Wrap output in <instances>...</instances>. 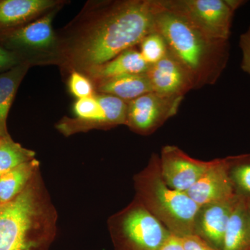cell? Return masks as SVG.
Returning a JSON list of instances; mask_svg holds the SVG:
<instances>
[{
	"instance_id": "obj_1",
	"label": "cell",
	"mask_w": 250,
	"mask_h": 250,
	"mask_svg": "<svg viewBox=\"0 0 250 250\" xmlns=\"http://www.w3.org/2000/svg\"><path fill=\"white\" fill-rule=\"evenodd\" d=\"M161 0H121L95 3L84 9L49 59L71 72L85 73L126 49L138 47L156 31Z\"/></svg>"
},
{
	"instance_id": "obj_2",
	"label": "cell",
	"mask_w": 250,
	"mask_h": 250,
	"mask_svg": "<svg viewBox=\"0 0 250 250\" xmlns=\"http://www.w3.org/2000/svg\"><path fill=\"white\" fill-rule=\"evenodd\" d=\"M56 223L57 213L39 171L17 197L0 205V250H46Z\"/></svg>"
},
{
	"instance_id": "obj_3",
	"label": "cell",
	"mask_w": 250,
	"mask_h": 250,
	"mask_svg": "<svg viewBox=\"0 0 250 250\" xmlns=\"http://www.w3.org/2000/svg\"><path fill=\"white\" fill-rule=\"evenodd\" d=\"M155 26L169 52L191 77L195 89L218 82L228 65L229 41L208 37L164 6L156 15Z\"/></svg>"
},
{
	"instance_id": "obj_4",
	"label": "cell",
	"mask_w": 250,
	"mask_h": 250,
	"mask_svg": "<svg viewBox=\"0 0 250 250\" xmlns=\"http://www.w3.org/2000/svg\"><path fill=\"white\" fill-rule=\"evenodd\" d=\"M136 198L172 234L193 233L199 206L187 195L169 187L163 179L159 155L152 154L147 166L134 176Z\"/></svg>"
},
{
	"instance_id": "obj_5",
	"label": "cell",
	"mask_w": 250,
	"mask_h": 250,
	"mask_svg": "<svg viewBox=\"0 0 250 250\" xmlns=\"http://www.w3.org/2000/svg\"><path fill=\"white\" fill-rule=\"evenodd\" d=\"M116 250H160L170 231L135 197L108 220Z\"/></svg>"
},
{
	"instance_id": "obj_6",
	"label": "cell",
	"mask_w": 250,
	"mask_h": 250,
	"mask_svg": "<svg viewBox=\"0 0 250 250\" xmlns=\"http://www.w3.org/2000/svg\"><path fill=\"white\" fill-rule=\"evenodd\" d=\"M164 7L178 14L212 39L229 40L234 11L225 0H161Z\"/></svg>"
},
{
	"instance_id": "obj_7",
	"label": "cell",
	"mask_w": 250,
	"mask_h": 250,
	"mask_svg": "<svg viewBox=\"0 0 250 250\" xmlns=\"http://www.w3.org/2000/svg\"><path fill=\"white\" fill-rule=\"evenodd\" d=\"M184 97L149 92L128 103L126 125L131 131L148 136L175 116Z\"/></svg>"
},
{
	"instance_id": "obj_8",
	"label": "cell",
	"mask_w": 250,
	"mask_h": 250,
	"mask_svg": "<svg viewBox=\"0 0 250 250\" xmlns=\"http://www.w3.org/2000/svg\"><path fill=\"white\" fill-rule=\"evenodd\" d=\"M55 10L24 25L1 31L0 45L21 54L26 61L28 54L47 53L46 59L48 58L58 42V36L52 27Z\"/></svg>"
},
{
	"instance_id": "obj_9",
	"label": "cell",
	"mask_w": 250,
	"mask_h": 250,
	"mask_svg": "<svg viewBox=\"0 0 250 250\" xmlns=\"http://www.w3.org/2000/svg\"><path fill=\"white\" fill-rule=\"evenodd\" d=\"M213 160L194 159L175 146L163 147L159 156L161 176L174 190L186 192L212 165Z\"/></svg>"
},
{
	"instance_id": "obj_10",
	"label": "cell",
	"mask_w": 250,
	"mask_h": 250,
	"mask_svg": "<svg viewBox=\"0 0 250 250\" xmlns=\"http://www.w3.org/2000/svg\"><path fill=\"white\" fill-rule=\"evenodd\" d=\"M238 197L199 206L194 219L193 233L216 250H223L224 238Z\"/></svg>"
},
{
	"instance_id": "obj_11",
	"label": "cell",
	"mask_w": 250,
	"mask_h": 250,
	"mask_svg": "<svg viewBox=\"0 0 250 250\" xmlns=\"http://www.w3.org/2000/svg\"><path fill=\"white\" fill-rule=\"evenodd\" d=\"M153 92L165 96L184 97L195 89L191 77L175 57L167 52L147 72Z\"/></svg>"
},
{
	"instance_id": "obj_12",
	"label": "cell",
	"mask_w": 250,
	"mask_h": 250,
	"mask_svg": "<svg viewBox=\"0 0 250 250\" xmlns=\"http://www.w3.org/2000/svg\"><path fill=\"white\" fill-rule=\"evenodd\" d=\"M186 192L198 206L236 196L229 176L226 159H213L209 168Z\"/></svg>"
},
{
	"instance_id": "obj_13",
	"label": "cell",
	"mask_w": 250,
	"mask_h": 250,
	"mask_svg": "<svg viewBox=\"0 0 250 250\" xmlns=\"http://www.w3.org/2000/svg\"><path fill=\"white\" fill-rule=\"evenodd\" d=\"M61 3L54 0H0V30L32 22L57 9Z\"/></svg>"
},
{
	"instance_id": "obj_14",
	"label": "cell",
	"mask_w": 250,
	"mask_h": 250,
	"mask_svg": "<svg viewBox=\"0 0 250 250\" xmlns=\"http://www.w3.org/2000/svg\"><path fill=\"white\" fill-rule=\"evenodd\" d=\"M150 66L136 47L126 49L111 60L94 67L83 74L95 83L125 75L146 74Z\"/></svg>"
},
{
	"instance_id": "obj_15",
	"label": "cell",
	"mask_w": 250,
	"mask_h": 250,
	"mask_svg": "<svg viewBox=\"0 0 250 250\" xmlns=\"http://www.w3.org/2000/svg\"><path fill=\"white\" fill-rule=\"evenodd\" d=\"M95 87L96 93L113 95L127 103L153 92L147 73L108 79L95 83Z\"/></svg>"
},
{
	"instance_id": "obj_16",
	"label": "cell",
	"mask_w": 250,
	"mask_h": 250,
	"mask_svg": "<svg viewBox=\"0 0 250 250\" xmlns=\"http://www.w3.org/2000/svg\"><path fill=\"white\" fill-rule=\"evenodd\" d=\"M31 65L26 62L0 74V139L9 136L6 121L18 88Z\"/></svg>"
},
{
	"instance_id": "obj_17",
	"label": "cell",
	"mask_w": 250,
	"mask_h": 250,
	"mask_svg": "<svg viewBox=\"0 0 250 250\" xmlns=\"http://www.w3.org/2000/svg\"><path fill=\"white\" fill-rule=\"evenodd\" d=\"M248 204L241 198L237 202L229 220L223 250H250Z\"/></svg>"
},
{
	"instance_id": "obj_18",
	"label": "cell",
	"mask_w": 250,
	"mask_h": 250,
	"mask_svg": "<svg viewBox=\"0 0 250 250\" xmlns=\"http://www.w3.org/2000/svg\"><path fill=\"white\" fill-rule=\"evenodd\" d=\"M39 170L36 159L18 166L0 177V205L14 200Z\"/></svg>"
},
{
	"instance_id": "obj_19",
	"label": "cell",
	"mask_w": 250,
	"mask_h": 250,
	"mask_svg": "<svg viewBox=\"0 0 250 250\" xmlns=\"http://www.w3.org/2000/svg\"><path fill=\"white\" fill-rule=\"evenodd\" d=\"M225 159L235 195L250 202V153Z\"/></svg>"
},
{
	"instance_id": "obj_20",
	"label": "cell",
	"mask_w": 250,
	"mask_h": 250,
	"mask_svg": "<svg viewBox=\"0 0 250 250\" xmlns=\"http://www.w3.org/2000/svg\"><path fill=\"white\" fill-rule=\"evenodd\" d=\"M34 159L35 152L15 142L11 136L0 139V177Z\"/></svg>"
},
{
	"instance_id": "obj_21",
	"label": "cell",
	"mask_w": 250,
	"mask_h": 250,
	"mask_svg": "<svg viewBox=\"0 0 250 250\" xmlns=\"http://www.w3.org/2000/svg\"><path fill=\"white\" fill-rule=\"evenodd\" d=\"M100 106L104 113L108 127L126 125L128 103L108 94H95Z\"/></svg>"
},
{
	"instance_id": "obj_22",
	"label": "cell",
	"mask_w": 250,
	"mask_h": 250,
	"mask_svg": "<svg viewBox=\"0 0 250 250\" xmlns=\"http://www.w3.org/2000/svg\"><path fill=\"white\" fill-rule=\"evenodd\" d=\"M138 47L143 58L150 65L161 61L168 52L165 39L156 31L146 36Z\"/></svg>"
},
{
	"instance_id": "obj_23",
	"label": "cell",
	"mask_w": 250,
	"mask_h": 250,
	"mask_svg": "<svg viewBox=\"0 0 250 250\" xmlns=\"http://www.w3.org/2000/svg\"><path fill=\"white\" fill-rule=\"evenodd\" d=\"M67 85L70 93L77 100L89 98L96 94L93 81L84 74L76 70L70 72Z\"/></svg>"
},
{
	"instance_id": "obj_24",
	"label": "cell",
	"mask_w": 250,
	"mask_h": 250,
	"mask_svg": "<svg viewBox=\"0 0 250 250\" xmlns=\"http://www.w3.org/2000/svg\"><path fill=\"white\" fill-rule=\"evenodd\" d=\"M26 62L27 61L23 58L21 54L0 45V74L9 71Z\"/></svg>"
},
{
	"instance_id": "obj_25",
	"label": "cell",
	"mask_w": 250,
	"mask_h": 250,
	"mask_svg": "<svg viewBox=\"0 0 250 250\" xmlns=\"http://www.w3.org/2000/svg\"><path fill=\"white\" fill-rule=\"evenodd\" d=\"M239 45L242 51V70L250 75V26L240 36Z\"/></svg>"
},
{
	"instance_id": "obj_26",
	"label": "cell",
	"mask_w": 250,
	"mask_h": 250,
	"mask_svg": "<svg viewBox=\"0 0 250 250\" xmlns=\"http://www.w3.org/2000/svg\"><path fill=\"white\" fill-rule=\"evenodd\" d=\"M182 241L184 250H216L194 233L183 237Z\"/></svg>"
},
{
	"instance_id": "obj_27",
	"label": "cell",
	"mask_w": 250,
	"mask_h": 250,
	"mask_svg": "<svg viewBox=\"0 0 250 250\" xmlns=\"http://www.w3.org/2000/svg\"><path fill=\"white\" fill-rule=\"evenodd\" d=\"M160 250H184L182 238L170 233Z\"/></svg>"
},
{
	"instance_id": "obj_28",
	"label": "cell",
	"mask_w": 250,
	"mask_h": 250,
	"mask_svg": "<svg viewBox=\"0 0 250 250\" xmlns=\"http://www.w3.org/2000/svg\"><path fill=\"white\" fill-rule=\"evenodd\" d=\"M228 6L233 10L236 11L237 9H239L241 6L246 4V1L243 0H225Z\"/></svg>"
},
{
	"instance_id": "obj_29",
	"label": "cell",
	"mask_w": 250,
	"mask_h": 250,
	"mask_svg": "<svg viewBox=\"0 0 250 250\" xmlns=\"http://www.w3.org/2000/svg\"><path fill=\"white\" fill-rule=\"evenodd\" d=\"M248 223H249L250 234V202L248 204Z\"/></svg>"
}]
</instances>
